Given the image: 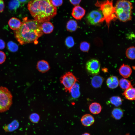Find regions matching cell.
Returning a JSON list of instances; mask_svg holds the SVG:
<instances>
[{
  "label": "cell",
  "mask_w": 135,
  "mask_h": 135,
  "mask_svg": "<svg viewBox=\"0 0 135 135\" xmlns=\"http://www.w3.org/2000/svg\"><path fill=\"white\" fill-rule=\"evenodd\" d=\"M41 24L34 20L24 18L20 27L14 31L16 38L22 45L35 42L43 34Z\"/></svg>",
  "instance_id": "obj_1"
},
{
  "label": "cell",
  "mask_w": 135,
  "mask_h": 135,
  "mask_svg": "<svg viewBox=\"0 0 135 135\" xmlns=\"http://www.w3.org/2000/svg\"><path fill=\"white\" fill-rule=\"evenodd\" d=\"M27 7L34 20L40 23L50 21L57 14V8L52 0H32Z\"/></svg>",
  "instance_id": "obj_2"
},
{
  "label": "cell",
  "mask_w": 135,
  "mask_h": 135,
  "mask_svg": "<svg viewBox=\"0 0 135 135\" xmlns=\"http://www.w3.org/2000/svg\"><path fill=\"white\" fill-rule=\"evenodd\" d=\"M116 14L120 20L126 22L132 19V3L128 0H118L114 6Z\"/></svg>",
  "instance_id": "obj_3"
},
{
  "label": "cell",
  "mask_w": 135,
  "mask_h": 135,
  "mask_svg": "<svg viewBox=\"0 0 135 135\" xmlns=\"http://www.w3.org/2000/svg\"><path fill=\"white\" fill-rule=\"evenodd\" d=\"M113 0H106L103 1H97L95 6L99 8L107 24L109 25L112 20L117 18Z\"/></svg>",
  "instance_id": "obj_4"
},
{
  "label": "cell",
  "mask_w": 135,
  "mask_h": 135,
  "mask_svg": "<svg viewBox=\"0 0 135 135\" xmlns=\"http://www.w3.org/2000/svg\"><path fill=\"white\" fill-rule=\"evenodd\" d=\"M12 103V96L8 89L0 87V113L3 112L10 109Z\"/></svg>",
  "instance_id": "obj_5"
},
{
  "label": "cell",
  "mask_w": 135,
  "mask_h": 135,
  "mask_svg": "<svg viewBox=\"0 0 135 135\" xmlns=\"http://www.w3.org/2000/svg\"><path fill=\"white\" fill-rule=\"evenodd\" d=\"M60 81L66 91L69 92L73 86L77 82L78 80L72 73L68 72L61 77Z\"/></svg>",
  "instance_id": "obj_6"
},
{
  "label": "cell",
  "mask_w": 135,
  "mask_h": 135,
  "mask_svg": "<svg viewBox=\"0 0 135 135\" xmlns=\"http://www.w3.org/2000/svg\"><path fill=\"white\" fill-rule=\"evenodd\" d=\"M88 22L90 24L96 25L101 23L104 20V18L101 11L93 10L88 14L86 17Z\"/></svg>",
  "instance_id": "obj_7"
},
{
  "label": "cell",
  "mask_w": 135,
  "mask_h": 135,
  "mask_svg": "<svg viewBox=\"0 0 135 135\" xmlns=\"http://www.w3.org/2000/svg\"><path fill=\"white\" fill-rule=\"evenodd\" d=\"M86 67L88 72L91 75L96 76L100 72V64L96 59H92L88 61L86 63Z\"/></svg>",
  "instance_id": "obj_8"
},
{
  "label": "cell",
  "mask_w": 135,
  "mask_h": 135,
  "mask_svg": "<svg viewBox=\"0 0 135 135\" xmlns=\"http://www.w3.org/2000/svg\"><path fill=\"white\" fill-rule=\"evenodd\" d=\"M86 11L80 6H76L73 8L72 15L76 19L80 20L85 15Z\"/></svg>",
  "instance_id": "obj_9"
},
{
  "label": "cell",
  "mask_w": 135,
  "mask_h": 135,
  "mask_svg": "<svg viewBox=\"0 0 135 135\" xmlns=\"http://www.w3.org/2000/svg\"><path fill=\"white\" fill-rule=\"evenodd\" d=\"M81 122L83 125L85 126L88 127L94 123L95 120L94 117L91 115L86 114L82 117Z\"/></svg>",
  "instance_id": "obj_10"
},
{
  "label": "cell",
  "mask_w": 135,
  "mask_h": 135,
  "mask_svg": "<svg viewBox=\"0 0 135 135\" xmlns=\"http://www.w3.org/2000/svg\"><path fill=\"white\" fill-rule=\"evenodd\" d=\"M119 71L120 75L125 78L130 77L132 73V70L130 67L124 64L120 68Z\"/></svg>",
  "instance_id": "obj_11"
},
{
  "label": "cell",
  "mask_w": 135,
  "mask_h": 135,
  "mask_svg": "<svg viewBox=\"0 0 135 135\" xmlns=\"http://www.w3.org/2000/svg\"><path fill=\"white\" fill-rule=\"evenodd\" d=\"M36 68L39 72L42 73L47 72L50 69L48 62L44 60L39 61L37 63Z\"/></svg>",
  "instance_id": "obj_12"
},
{
  "label": "cell",
  "mask_w": 135,
  "mask_h": 135,
  "mask_svg": "<svg viewBox=\"0 0 135 135\" xmlns=\"http://www.w3.org/2000/svg\"><path fill=\"white\" fill-rule=\"evenodd\" d=\"M41 28L43 33L48 34L53 31L54 27L51 22L49 21L46 22L42 23L41 24Z\"/></svg>",
  "instance_id": "obj_13"
},
{
  "label": "cell",
  "mask_w": 135,
  "mask_h": 135,
  "mask_svg": "<svg viewBox=\"0 0 135 135\" xmlns=\"http://www.w3.org/2000/svg\"><path fill=\"white\" fill-rule=\"evenodd\" d=\"M119 81L117 77L112 76L108 78L106 80V84L108 87L112 89H115L119 85Z\"/></svg>",
  "instance_id": "obj_14"
},
{
  "label": "cell",
  "mask_w": 135,
  "mask_h": 135,
  "mask_svg": "<svg viewBox=\"0 0 135 135\" xmlns=\"http://www.w3.org/2000/svg\"><path fill=\"white\" fill-rule=\"evenodd\" d=\"M22 22L18 18L13 17L9 20L8 24L10 28L15 31L18 29L21 26Z\"/></svg>",
  "instance_id": "obj_15"
},
{
  "label": "cell",
  "mask_w": 135,
  "mask_h": 135,
  "mask_svg": "<svg viewBox=\"0 0 135 135\" xmlns=\"http://www.w3.org/2000/svg\"><path fill=\"white\" fill-rule=\"evenodd\" d=\"M124 96L127 99L130 100H135V88L132 86L125 90L123 94Z\"/></svg>",
  "instance_id": "obj_16"
},
{
  "label": "cell",
  "mask_w": 135,
  "mask_h": 135,
  "mask_svg": "<svg viewBox=\"0 0 135 135\" xmlns=\"http://www.w3.org/2000/svg\"><path fill=\"white\" fill-rule=\"evenodd\" d=\"M19 126V123L18 121L15 120L10 124L5 126L4 128V129L7 132H12L18 129Z\"/></svg>",
  "instance_id": "obj_17"
},
{
  "label": "cell",
  "mask_w": 135,
  "mask_h": 135,
  "mask_svg": "<svg viewBox=\"0 0 135 135\" xmlns=\"http://www.w3.org/2000/svg\"><path fill=\"white\" fill-rule=\"evenodd\" d=\"M89 109L90 112L92 114H96L100 112L102 110V107L99 104L95 102L90 105Z\"/></svg>",
  "instance_id": "obj_18"
},
{
  "label": "cell",
  "mask_w": 135,
  "mask_h": 135,
  "mask_svg": "<svg viewBox=\"0 0 135 135\" xmlns=\"http://www.w3.org/2000/svg\"><path fill=\"white\" fill-rule=\"evenodd\" d=\"M104 80V78L102 77L98 76H94L91 80L92 86L95 88H98L102 85Z\"/></svg>",
  "instance_id": "obj_19"
},
{
  "label": "cell",
  "mask_w": 135,
  "mask_h": 135,
  "mask_svg": "<svg viewBox=\"0 0 135 135\" xmlns=\"http://www.w3.org/2000/svg\"><path fill=\"white\" fill-rule=\"evenodd\" d=\"M72 97L75 98H78L80 95V86L76 83L72 87L70 92Z\"/></svg>",
  "instance_id": "obj_20"
},
{
  "label": "cell",
  "mask_w": 135,
  "mask_h": 135,
  "mask_svg": "<svg viewBox=\"0 0 135 135\" xmlns=\"http://www.w3.org/2000/svg\"><path fill=\"white\" fill-rule=\"evenodd\" d=\"M78 26L77 22L74 20H71L67 23L66 28L67 31L70 32H73L76 30Z\"/></svg>",
  "instance_id": "obj_21"
},
{
  "label": "cell",
  "mask_w": 135,
  "mask_h": 135,
  "mask_svg": "<svg viewBox=\"0 0 135 135\" xmlns=\"http://www.w3.org/2000/svg\"><path fill=\"white\" fill-rule=\"evenodd\" d=\"M112 114L114 118L117 120H119L123 117L124 115L123 111L120 108H115L112 111Z\"/></svg>",
  "instance_id": "obj_22"
},
{
  "label": "cell",
  "mask_w": 135,
  "mask_h": 135,
  "mask_svg": "<svg viewBox=\"0 0 135 135\" xmlns=\"http://www.w3.org/2000/svg\"><path fill=\"white\" fill-rule=\"evenodd\" d=\"M119 84L122 89L125 90L132 86L130 82L125 78L120 80Z\"/></svg>",
  "instance_id": "obj_23"
},
{
  "label": "cell",
  "mask_w": 135,
  "mask_h": 135,
  "mask_svg": "<svg viewBox=\"0 0 135 135\" xmlns=\"http://www.w3.org/2000/svg\"><path fill=\"white\" fill-rule=\"evenodd\" d=\"M111 104L116 107H118L121 105L122 103V100L121 98L119 96H113L110 99Z\"/></svg>",
  "instance_id": "obj_24"
},
{
  "label": "cell",
  "mask_w": 135,
  "mask_h": 135,
  "mask_svg": "<svg viewBox=\"0 0 135 135\" xmlns=\"http://www.w3.org/2000/svg\"><path fill=\"white\" fill-rule=\"evenodd\" d=\"M135 48L132 46L128 48L126 52V55L128 59L134 60L135 59Z\"/></svg>",
  "instance_id": "obj_25"
},
{
  "label": "cell",
  "mask_w": 135,
  "mask_h": 135,
  "mask_svg": "<svg viewBox=\"0 0 135 135\" xmlns=\"http://www.w3.org/2000/svg\"><path fill=\"white\" fill-rule=\"evenodd\" d=\"M7 46L9 50L12 52H16L18 49V45L12 41L8 42L7 44Z\"/></svg>",
  "instance_id": "obj_26"
},
{
  "label": "cell",
  "mask_w": 135,
  "mask_h": 135,
  "mask_svg": "<svg viewBox=\"0 0 135 135\" xmlns=\"http://www.w3.org/2000/svg\"><path fill=\"white\" fill-rule=\"evenodd\" d=\"M20 4L17 0H12L9 4V8L11 10H16L19 7Z\"/></svg>",
  "instance_id": "obj_27"
},
{
  "label": "cell",
  "mask_w": 135,
  "mask_h": 135,
  "mask_svg": "<svg viewBox=\"0 0 135 135\" xmlns=\"http://www.w3.org/2000/svg\"><path fill=\"white\" fill-rule=\"evenodd\" d=\"M90 48V44L86 42H81L80 46V48L81 50L84 52H88Z\"/></svg>",
  "instance_id": "obj_28"
},
{
  "label": "cell",
  "mask_w": 135,
  "mask_h": 135,
  "mask_svg": "<svg viewBox=\"0 0 135 135\" xmlns=\"http://www.w3.org/2000/svg\"><path fill=\"white\" fill-rule=\"evenodd\" d=\"M29 119L32 123H37L39 122L40 117L39 115L37 114L33 113L30 116Z\"/></svg>",
  "instance_id": "obj_29"
},
{
  "label": "cell",
  "mask_w": 135,
  "mask_h": 135,
  "mask_svg": "<svg viewBox=\"0 0 135 135\" xmlns=\"http://www.w3.org/2000/svg\"><path fill=\"white\" fill-rule=\"evenodd\" d=\"M65 43L66 45L69 48L73 47L74 45V42L73 38L71 36H69L66 38Z\"/></svg>",
  "instance_id": "obj_30"
},
{
  "label": "cell",
  "mask_w": 135,
  "mask_h": 135,
  "mask_svg": "<svg viewBox=\"0 0 135 135\" xmlns=\"http://www.w3.org/2000/svg\"><path fill=\"white\" fill-rule=\"evenodd\" d=\"M53 5L57 7L62 6L63 4V0H52Z\"/></svg>",
  "instance_id": "obj_31"
},
{
  "label": "cell",
  "mask_w": 135,
  "mask_h": 135,
  "mask_svg": "<svg viewBox=\"0 0 135 135\" xmlns=\"http://www.w3.org/2000/svg\"><path fill=\"white\" fill-rule=\"evenodd\" d=\"M6 59V54L3 52L0 51V64L4 63Z\"/></svg>",
  "instance_id": "obj_32"
},
{
  "label": "cell",
  "mask_w": 135,
  "mask_h": 135,
  "mask_svg": "<svg viewBox=\"0 0 135 135\" xmlns=\"http://www.w3.org/2000/svg\"><path fill=\"white\" fill-rule=\"evenodd\" d=\"M70 2L73 5L76 6L79 4L81 0H69Z\"/></svg>",
  "instance_id": "obj_33"
},
{
  "label": "cell",
  "mask_w": 135,
  "mask_h": 135,
  "mask_svg": "<svg viewBox=\"0 0 135 135\" xmlns=\"http://www.w3.org/2000/svg\"><path fill=\"white\" fill-rule=\"evenodd\" d=\"M5 8L4 2L3 0H0V12H2L4 11Z\"/></svg>",
  "instance_id": "obj_34"
},
{
  "label": "cell",
  "mask_w": 135,
  "mask_h": 135,
  "mask_svg": "<svg viewBox=\"0 0 135 135\" xmlns=\"http://www.w3.org/2000/svg\"><path fill=\"white\" fill-rule=\"evenodd\" d=\"M5 43L2 40L0 39V49L2 50L5 48Z\"/></svg>",
  "instance_id": "obj_35"
},
{
  "label": "cell",
  "mask_w": 135,
  "mask_h": 135,
  "mask_svg": "<svg viewBox=\"0 0 135 135\" xmlns=\"http://www.w3.org/2000/svg\"><path fill=\"white\" fill-rule=\"evenodd\" d=\"M20 4H26L28 3L32 0H17Z\"/></svg>",
  "instance_id": "obj_36"
},
{
  "label": "cell",
  "mask_w": 135,
  "mask_h": 135,
  "mask_svg": "<svg viewBox=\"0 0 135 135\" xmlns=\"http://www.w3.org/2000/svg\"><path fill=\"white\" fill-rule=\"evenodd\" d=\"M82 135H90V134L88 133H85L83 134Z\"/></svg>",
  "instance_id": "obj_37"
}]
</instances>
